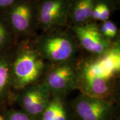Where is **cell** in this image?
<instances>
[{
  "mask_svg": "<svg viewBox=\"0 0 120 120\" xmlns=\"http://www.w3.org/2000/svg\"><path fill=\"white\" fill-rule=\"evenodd\" d=\"M76 67L77 89L80 93L117 104L120 72L119 41L103 55L79 57L76 59Z\"/></svg>",
  "mask_w": 120,
  "mask_h": 120,
  "instance_id": "cell-1",
  "label": "cell"
},
{
  "mask_svg": "<svg viewBox=\"0 0 120 120\" xmlns=\"http://www.w3.org/2000/svg\"><path fill=\"white\" fill-rule=\"evenodd\" d=\"M49 63L42 57L34 40L16 42L11 62L12 88L15 94L30 85L42 81Z\"/></svg>",
  "mask_w": 120,
  "mask_h": 120,
  "instance_id": "cell-2",
  "label": "cell"
},
{
  "mask_svg": "<svg viewBox=\"0 0 120 120\" xmlns=\"http://www.w3.org/2000/svg\"><path fill=\"white\" fill-rule=\"evenodd\" d=\"M34 44L42 57L50 64L72 61L79 57L80 47L76 38L60 28L37 36Z\"/></svg>",
  "mask_w": 120,
  "mask_h": 120,
  "instance_id": "cell-3",
  "label": "cell"
},
{
  "mask_svg": "<svg viewBox=\"0 0 120 120\" xmlns=\"http://www.w3.org/2000/svg\"><path fill=\"white\" fill-rule=\"evenodd\" d=\"M37 0H16L0 11L16 42L34 40L37 36Z\"/></svg>",
  "mask_w": 120,
  "mask_h": 120,
  "instance_id": "cell-4",
  "label": "cell"
},
{
  "mask_svg": "<svg viewBox=\"0 0 120 120\" xmlns=\"http://www.w3.org/2000/svg\"><path fill=\"white\" fill-rule=\"evenodd\" d=\"M68 105L73 120H113L120 116L117 103L81 93Z\"/></svg>",
  "mask_w": 120,
  "mask_h": 120,
  "instance_id": "cell-5",
  "label": "cell"
},
{
  "mask_svg": "<svg viewBox=\"0 0 120 120\" xmlns=\"http://www.w3.org/2000/svg\"><path fill=\"white\" fill-rule=\"evenodd\" d=\"M76 59L49 64L42 81L49 89L52 97L66 98L72 91L77 89Z\"/></svg>",
  "mask_w": 120,
  "mask_h": 120,
  "instance_id": "cell-6",
  "label": "cell"
},
{
  "mask_svg": "<svg viewBox=\"0 0 120 120\" xmlns=\"http://www.w3.org/2000/svg\"><path fill=\"white\" fill-rule=\"evenodd\" d=\"M52 96L43 81L30 85L16 93L13 97L19 109L32 120H40L42 114L50 102Z\"/></svg>",
  "mask_w": 120,
  "mask_h": 120,
  "instance_id": "cell-7",
  "label": "cell"
},
{
  "mask_svg": "<svg viewBox=\"0 0 120 120\" xmlns=\"http://www.w3.org/2000/svg\"><path fill=\"white\" fill-rule=\"evenodd\" d=\"M70 0H37L38 30L43 33L68 24Z\"/></svg>",
  "mask_w": 120,
  "mask_h": 120,
  "instance_id": "cell-8",
  "label": "cell"
},
{
  "mask_svg": "<svg viewBox=\"0 0 120 120\" xmlns=\"http://www.w3.org/2000/svg\"><path fill=\"white\" fill-rule=\"evenodd\" d=\"M79 47L93 56H101L113 47L115 42L105 38L94 22L71 27Z\"/></svg>",
  "mask_w": 120,
  "mask_h": 120,
  "instance_id": "cell-9",
  "label": "cell"
},
{
  "mask_svg": "<svg viewBox=\"0 0 120 120\" xmlns=\"http://www.w3.org/2000/svg\"><path fill=\"white\" fill-rule=\"evenodd\" d=\"M13 46L0 53V109L13 103L14 94L12 88L11 62Z\"/></svg>",
  "mask_w": 120,
  "mask_h": 120,
  "instance_id": "cell-10",
  "label": "cell"
},
{
  "mask_svg": "<svg viewBox=\"0 0 120 120\" xmlns=\"http://www.w3.org/2000/svg\"><path fill=\"white\" fill-rule=\"evenodd\" d=\"M96 0H70L68 23L71 27L91 21Z\"/></svg>",
  "mask_w": 120,
  "mask_h": 120,
  "instance_id": "cell-11",
  "label": "cell"
},
{
  "mask_svg": "<svg viewBox=\"0 0 120 120\" xmlns=\"http://www.w3.org/2000/svg\"><path fill=\"white\" fill-rule=\"evenodd\" d=\"M40 120H73L66 98L52 97Z\"/></svg>",
  "mask_w": 120,
  "mask_h": 120,
  "instance_id": "cell-12",
  "label": "cell"
},
{
  "mask_svg": "<svg viewBox=\"0 0 120 120\" xmlns=\"http://www.w3.org/2000/svg\"><path fill=\"white\" fill-rule=\"evenodd\" d=\"M117 4L111 0H96L91 16V21L109 20Z\"/></svg>",
  "mask_w": 120,
  "mask_h": 120,
  "instance_id": "cell-13",
  "label": "cell"
},
{
  "mask_svg": "<svg viewBox=\"0 0 120 120\" xmlns=\"http://www.w3.org/2000/svg\"><path fill=\"white\" fill-rule=\"evenodd\" d=\"M15 43L16 40L11 29L0 13V53L11 49Z\"/></svg>",
  "mask_w": 120,
  "mask_h": 120,
  "instance_id": "cell-14",
  "label": "cell"
},
{
  "mask_svg": "<svg viewBox=\"0 0 120 120\" xmlns=\"http://www.w3.org/2000/svg\"><path fill=\"white\" fill-rule=\"evenodd\" d=\"M98 26L100 32L105 38L112 42L118 41V28L113 21L109 19L101 22Z\"/></svg>",
  "mask_w": 120,
  "mask_h": 120,
  "instance_id": "cell-15",
  "label": "cell"
},
{
  "mask_svg": "<svg viewBox=\"0 0 120 120\" xmlns=\"http://www.w3.org/2000/svg\"><path fill=\"white\" fill-rule=\"evenodd\" d=\"M4 120H32L28 115L19 109H15L11 105L0 109Z\"/></svg>",
  "mask_w": 120,
  "mask_h": 120,
  "instance_id": "cell-16",
  "label": "cell"
},
{
  "mask_svg": "<svg viewBox=\"0 0 120 120\" xmlns=\"http://www.w3.org/2000/svg\"><path fill=\"white\" fill-rule=\"evenodd\" d=\"M16 0H0V11L11 6Z\"/></svg>",
  "mask_w": 120,
  "mask_h": 120,
  "instance_id": "cell-17",
  "label": "cell"
},
{
  "mask_svg": "<svg viewBox=\"0 0 120 120\" xmlns=\"http://www.w3.org/2000/svg\"><path fill=\"white\" fill-rule=\"evenodd\" d=\"M112 1H113V2H115L117 5H118V4H119L120 2V0H111Z\"/></svg>",
  "mask_w": 120,
  "mask_h": 120,
  "instance_id": "cell-18",
  "label": "cell"
},
{
  "mask_svg": "<svg viewBox=\"0 0 120 120\" xmlns=\"http://www.w3.org/2000/svg\"><path fill=\"white\" fill-rule=\"evenodd\" d=\"M120 120V116H118V117H117L115 118V120Z\"/></svg>",
  "mask_w": 120,
  "mask_h": 120,
  "instance_id": "cell-19",
  "label": "cell"
},
{
  "mask_svg": "<svg viewBox=\"0 0 120 120\" xmlns=\"http://www.w3.org/2000/svg\"><path fill=\"white\" fill-rule=\"evenodd\" d=\"M0 120H4V118H3V117L2 115H1V113H0Z\"/></svg>",
  "mask_w": 120,
  "mask_h": 120,
  "instance_id": "cell-20",
  "label": "cell"
}]
</instances>
